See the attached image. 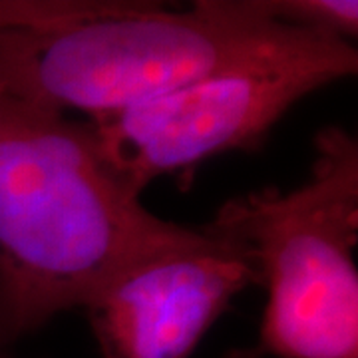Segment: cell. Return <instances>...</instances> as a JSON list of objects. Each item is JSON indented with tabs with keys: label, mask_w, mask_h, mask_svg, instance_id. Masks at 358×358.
<instances>
[{
	"label": "cell",
	"mask_w": 358,
	"mask_h": 358,
	"mask_svg": "<svg viewBox=\"0 0 358 358\" xmlns=\"http://www.w3.org/2000/svg\"><path fill=\"white\" fill-rule=\"evenodd\" d=\"M201 235L150 213L88 124L0 94V346Z\"/></svg>",
	"instance_id": "obj_1"
},
{
	"label": "cell",
	"mask_w": 358,
	"mask_h": 358,
	"mask_svg": "<svg viewBox=\"0 0 358 358\" xmlns=\"http://www.w3.org/2000/svg\"><path fill=\"white\" fill-rule=\"evenodd\" d=\"M299 30L265 16L255 0H203L189 10L0 2V94L98 117L255 58Z\"/></svg>",
	"instance_id": "obj_2"
},
{
	"label": "cell",
	"mask_w": 358,
	"mask_h": 358,
	"mask_svg": "<svg viewBox=\"0 0 358 358\" xmlns=\"http://www.w3.org/2000/svg\"><path fill=\"white\" fill-rule=\"evenodd\" d=\"M310 178L231 199L209 223L253 255L267 285L255 348L231 358H358V145L317 136Z\"/></svg>",
	"instance_id": "obj_3"
},
{
	"label": "cell",
	"mask_w": 358,
	"mask_h": 358,
	"mask_svg": "<svg viewBox=\"0 0 358 358\" xmlns=\"http://www.w3.org/2000/svg\"><path fill=\"white\" fill-rule=\"evenodd\" d=\"M357 66L350 40L303 28L255 58L92 117L88 128L106 167L140 197L159 176L255 148L294 102Z\"/></svg>",
	"instance_id": "obj_4"
},
{
	"label": "cell",
	"mask_w": 358,
	"mask_h": 358,
	"mask_svg": "<svg viewBox=\"0 0 358 358\" xmlns=\"http://www.w3.org/2000/svg\"><path fill=\"white\" fill-rule=\"evenodd\" d=\"M253 282L261 275L249 249L205 225L195 243L126 268L84 308L103 358H189Z\"/></svg>",
	"instance_id": "obj_5"
},
{
	"label": "cell",
	"mask_w": 358,
	"mask_h": 358,
	"mask_svg": "<svg viewBox=\"0 0 358 358\" xmlns=\"http://www.w3.org/2000/svg\"><path fill=\"white\" fill-rule=\"evenodd\" d=\"M259 10L282 24L350 40L358 30V4L348 0H255Z\"/></svg>",
	"instance_id": "obj_6"
},
{
	"label": "cell",
	"mask_w": 358,
	"mask_h": 358,
	"mask_svg": "<svg viewBox=\"0 0 358 358\" xmlns=\"http://www.w3.org/2000/svg\"><path fill=\"white\" fill-rule=\"evenodd\" d=\"M0 358H4V357H0Z\"/></svg>",
	"instance_id": "obj_7"
}]
</instances>
